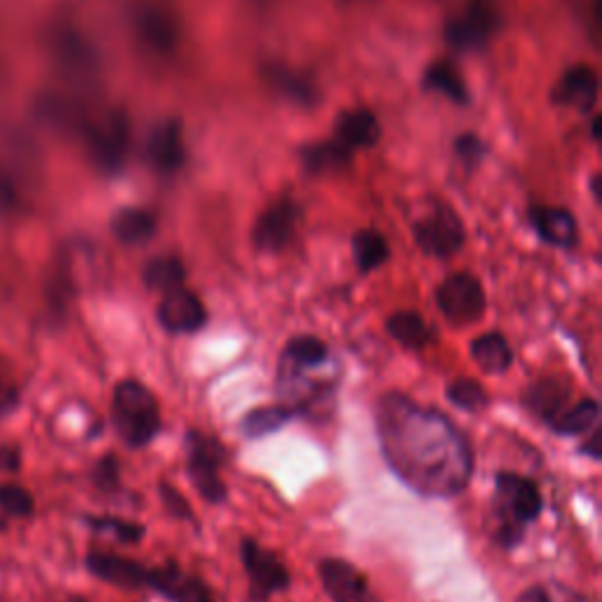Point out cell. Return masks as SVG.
Here are the masks:
<instances>
[{
    "label": "cell",
    "mask_w": 602,
    "mask_h": 602,
    "mask_svg": "<svg viewBox=\"0 0 602 602\" xmlns=\"http://www.w3.org/2000/svg\"><path fill=\"white\" fill-rule=\"evenodd\" d=\"M384 459L414 492L430 499L461 495L474 478V449L445 412L384 393L374 407Z\"/></svg>",
    "instance_id": "6da1fadb"
},
{
    "label": "cell",
    "mask_w": 602,
    "mask_h": 602,
    "mask_svg": "<svg viewBox=\"0 0 602 602\" xmlns=\"http://www.w3.org/2000/svg\"><path fill=\"white\" fill-rule=\"evenodd\" d=\"M543 511L541 489L534 480L508 474H497V499H495V518L497 530L495 539L501 549H513L522 541V532L527 522H534Z\"/></svg>",
    "instance_id": "7a4b0ae2"
},
{
    "label": "cell",
    "mask_w": 602,
    "mask_h": 602,
    "mask_svg": "<svg viewBox=\"0 0 602 602\" xmlns=\"http://www.w3.org/2000/svg\"><path fill=\"white\" fill-rule=\"evenodd\" d=\"M111 417L121 440L135 449L154 443L163 424L158 398L137 380H123L113 388Z\"/></svg>",
    "instance_id": "3957f363"
},
{
    "label": "cell",
    "mask_w": 602,
    "mask_h": 602,
    "mask_svg": "<svg viewBox=\"0 0 602 602\" xmlns=\"http://www.w3.org/2000/svg\"><path fill=\"white\" fill-rule=\"evenodd\" d=\"M224 461L226 449L212 436L196 428L186 433V470L200 497L210 504H221L229 492L221 480Z\"/></svg>",
    "instance_id": "277c9868"
},
{
    "label": "cell",
    "mask_w": 602,
    "mask_h": 602,
    "mask_svg": "<svg viewBox=\"0 0 602 602\" xmlns=\"http://www.w3.org/2000/svg\"><path fill=\"white\" fill-rule=\"evenodd\" d=\"M240 560L245 572H248L250 595L255 600H267L273 593L290 589V570L286 560L257 539L245 537L240 541Z\"/></svg>",
    "instance_id": "5b68a950"
},
{
    "label": "cell",
    "mask_w": 602,
    "mask_h": 602,
    "mask_svg": "<svg viewBox=\"0 0 602 602\" xmlns=\"http://www.w3.org/2000/svg\"><path fill=\"white\" fill-rule=\"evenodd\" d=\"M438 309L455 325L478 323L487 309V297L482 282L474 273H452L447 276L436 292Z\"/></svg>",
    "instance_id": "8992f818"
},
{
    "label": "cell",
    "mask_w": 602,
    "mask_h": 602,
    "mask_svg": "<svg viewBox=\"0 0 602 602\" xmlns=\"http://www.w3.org/2000/svg\"><path fill=\"white\" fill-rule=\"evenodd\" d=\"M414 240L422 248L424 255L436 259L455 257L466 242V231L459 215L447 205H438L414 224Z\"/></svg>",
    "instance_id": "52a82bcc"
},
{
    "label": "cell",
    "mask_w": 602,
    "mask_h": 602,
    "mask_svg": "<svg viewBox=\"0 0 602 602\" xmlns=\"http://www.w3.org/2000/svg\"><path fill=\"white\" fill-rule=\"evenodd\" d=\"M499 19L497 0H468L464 12L449 19L445 27L447 43L457 50H478L495 33Z\"/></svg>",
    "instance_id": "ba28073f"
},
{
    "label": "cell",
    "mask_w": 602,
    "mask_h": 602,
    "mask_svg": "<svg viewBox=\"0 0 602 602\" xmlns=\"http://www.w3.org/2000/svg\"><path fill=\"white\" fill-rule=\"evenodd\" d=\"M301 221V207L292 198H278L263 210L252 229V242L259 252L276 255L292 242Z\"/></svg>",
    "instance_id": "9c48e42d"
},
{
    "label": "cell",
    "mask_w": 602,
    "mask_h": 602,
    "mask_svg": "<svg viewBox=\"0 0 602 602\" xmlns=\"http://www.w3.org/2000/svg\"><path fill=\"white\" fill-rule=\"evenodd\" d=\"M318 577L332 602H380L365 574L342 558H325L318 564Z\"/></svg>",
    "instance_id": "30bf717a"
},
{
    "label": "cell",
    "mask_w": 602,
    "mask_h": 602,
    "mask_svg": "<svg viewBox=\"0 0 602 602\" xmlns=\"http://www.w3.org/2000/svg\"><path fill=\"white\" fill-rule=\"evenodd\" d=\"M158 323L169 334H196L207 323V311L198 294L179 288L163 294L158 304Z\"/></svg>",
    "instance_id": "8fae6325"
},
{
    "label": "cell",
    "mask_w": 602,
    "mask_h": 602,
    "mask_svg": "<svg viewBox=\"0 0 602 602\" xmlns=\"http://www.w3.org/2000/svg\"><path fill=\"white\" fill-rule=\"evenodd\" d=\"M146 589H154L169 602H215L210 589L198 577L184 572L177 562H163L158 568H150Z\"/></svg>",
    "instance_id": "7c38bea8"
},
{
    "label": "cell",
    "mask_w": 602,
    "mask_h": 602,
    "mask_svg": "<svg viewBox=\"0 0 602 602\" xmlns=\"http://www.w3.org/2000/svg\"><path fill=\"white\" fill-rule=\"evenodd\" d=\"M85 564L92 577H97L106 583H113L118 589H146L148 583V570L146 564L104 551H92L85 558Z\"/></svg>",
    "instance_id": "4fadbf2b"
},
{
    "label": "cell",
    "mask_w": 602,
    "mask_h": 602,
    "mask_svg": "<svg viewBox=\"0 0 602 602\" xmlns=\"http://www.w3.org/2000/svg\"><path fill=\"white\" fill-rule=\"evenodd\" d=\"M598 71L589 64H579L560 75V81L553 87V100L562 106H572L581 113H589L598 102Z\"/></svg>",
    "instance_id": "5bb4252c"
},
{
    "label": "cell",
    "mask_w": 602,
    "mask_h": 602,
    "mask_svg": "<svg viewBox=\"0 0 602 602\" xmlns=\"http://www.w3.org/2000/svg\"><path fill=\"white\" fill-rule=\"evenodd\" d=\"M148 158L160 173H175L184 165V127L179 118H167L158 123L148 135Z\"/></svg>",
    "instance_id": "9a60e30c"
},
{
    "label": "cell",
    "mask_w": 602,
    "mask_h": 602,
    "mask_svg": "<svg viewBox=\"0 0 602 602\" xmlns=\"http://www.w3.org/2000/svg\"><path fill=\"white\" fill-rule=\"evenodd\" d=\"M530 221L541 236L553 248H572L579 240V226L570 210L553 205H539L530 212Z\"/></svg>",
    "instance_id": "2e32d148"
},
{
    "label": "cell",
    "mask_w": 602,
    "mask_h": 602,
    "mask_svg": "<svg viewBox=\"0 0 602 602\" xmlns=\"http://www.w3.org/2000/svg\"><path fill=\"white\" fill-rule=\"evenodd\" d=\"M137 33L150 50L160 54L173 52L179 41L175 17L158 6H144L137 12Z\"/></svg>",
    "instance_id": "e0dca14e"
},
{
    "label": "cell",
    "mask_w": 602,
    "mask_h": 602,
    "mask_svg": "<svg viewBox=\"0 0 602 602\" xmlns=\"http://www.w3.org/2000/svg\"><path fill=\"white\" fill-rule=\"evenodd\" d=\"M334 139L344 144L351 154L353 150L370 148L380 139V121L372 111L367 108H353L344 111L342 116L336 118L334 125Z\"/></svg>",
    "instance_id": "ac0fdd59"
},
{
    "label": "cell",
    "mask_w": 602,
    "mask_h": 602,
    "mask_svg": "<svg viewBox=\"0 0 602 602\" xmlns=\"http://www.w3.org/2000/svg\"><path fill=\"white\" fill-rule=\"evenodd\" d=\"M568 401H570V388L562 380H556V376H546V380L534 382L522 395L525 407L532 414H537V417L546 424L568 407Z\"/></svg>",
    "instance_id": "d6986e66"
},
{
    "label": "cell",
    "mask_w": 602,
    "mask_h": 602,
    "mask_svg": "<svg viewBox=\"0 0 602 602\" xmlns=\"http://www.w3.org/2000/svg\"><path fill=\"white\" fill-rule=\"evenodd\" d=\"M470 357L487 374H504L513 365L511 344L501 332H487L470 342Z\"/></svg>",
    "instance_id": "ffe728a7"
},
{
    "label": "cell",
    "mask_w": 602,
    "mask_h": 602,
    "mask_svg": "<svg viewBox=\"0 0 602 602\" xmlns=\"http://www.w3.org/2000/svg\"><path fill=\"white\" fill-rule=\"evenodd\" d=\"M111 231L123 245H142L156 236V217L144 207H125L113 217Z\"/></svg>",
    "instance_id": "44dd1931"
},
{
    "label": "cell",
    "mask_w": 602,
    "mask_h": 602,
    "mask_svg": "<svg viewBox=\"0 0 602 602\" xmlns=\"http://www.w3.org/2000/svg\"><path fill=\"white\" fill-rule=\"evenodd\" d=\"M386 332L395 342L419 351L426 344H430L433 330L428 328L426 320L417 311H395L386 320Z\"/></svg>",
    "instance_id": "7402d4cb"
},
{
    "label": "cell",
    "mask_w": 602,
    "mask_h": 602,
    "mask_svg": "<svg viewBox=\"0 0 602 602\" xmlns=\"http://www.w3.org/2000/svg\"><path fill=\"white\" fill-rule=\"evenodd\" d=\"M294 417H297L294 409L290 405H286V403L252 407L242 417V433L248 438L257 440V438H263V436H271V433L280 430L282 426H288Z\"/></svg>",
    "instance_id": "603a6c76"
},
{
    "label": "cell",
    "mask_w": 602,
    "mask_h": 602,
    "mask_svg": "<svg viewBox=\"0 0 602 602\" xmlns=\"http://www.w3.org/2000/svg\"><path fill=\"white\" fill-rule=\"evenodd\" d=\"M142 278H144V286H146L150 292L167 294V292L184 288L186 267H184V261H181L179 257L165 255V257L150 259V261L146 263V267H144Z\"/></svg>",
    "instance_id": "cb8c5ba5"
},
{
    "label": "cell",
    "mask_w": 602,
    "mask_h": 602,
    "mask_svg": "<svg viewBox=\"0 0 602 602\" xmlns=\"http://www.w3.org/2000/svg\"><path fill=\"white\" fill-rule=\"evenodd\" d=\"M600 419V405L595 398H583L577 405H568L558 417L549 422L551 430L558 436H581V433L591 430Z\"/></svg>",
    "instance_id": "d4e9b609"
},
{
    "label": "cell",
    "mask_w": 602,
    "mask_h": 602,
    "mask_svg": "<svg viewBox=\"0 0 602 602\" xmlns=\"http://www.w3.org/2000/svg\"><path fill=\"white\" fill-rule=\"evenodd\" d=\"M388 257H391V248L380 231L363 229L353 236V259L361 273L382 269L388 261Z\"/></svg>",
    "instance_id": "484cf974"
},
{
    "label": "cell",
    "mask_w": 602,
    "mask_h": 602,
    "mask_svg": "<svg viewBox=\"0 0 602 602\" xmlns=\"http://www.w3.org/2000/svg\"><path fill=\"white\" fill-rule=\"evenodd\" d=\"M424 85L433 92H440L449 102L466 104L468 102V90L466 83L459 75V71L449 62H436L430 64L424 73Z\"/></svg>",
    "instance_id": "4316f807"
},
{
    "label": "cell",
    "mask_w": 602,
    "mask_h": 602,
    "mask_svg": "<svg viewBox=\"0 0 602 602\" xmlns=\"http://www.w3.org/2000/svg\"><path fill=\"white\" fill-rule=\"evenodd\" d=\"M280 357L304 367H323L330 361V349L323 339L315 334H299L290 339Z\"/></svg>",
    "instance_id": "83f0119b"
},
{
    "label": "cell",
    "mask_w": 602,
    "mask_h": 602,
    "mask_svg": "<svg viewBox=\"0 0 602 602\" xmlns=\"http://www.w3.org/2000/svg\"><path fill=\"white\" fill-rule=\"evenodd\" d=\"M301 156H304V165L311 169V173H330V169H339L349 163L351 150L344 144H339L336 139H330V142L307 146Z\"/></svg>",
    "instance_id": "f1b7e54d"
},
{
    "label": "cell",
    "mask_w": 602,
    "mask_h": 602,
    "mask_svg": "<svg viewBox=\"0 0 602 602\" xmlns=\"http://www.w3.org/2000/svg\"><path fill=\"white\" fill-rule=\"evenodd\" d=\"M87 525L92 527L97 534L113 537L121 543H139L146 534V527L132 520L123 518H111V516H97V518H87Z\"/></svg>",
    "instance_id": "f546056e"
},
{
    "label": "cell",
    "mask_w": 602,
    "mask_h": 602,
    "mask_svg": "<svg viewBox=\"0 0 602 602\" xmlns=\"http://www.w3.org/2000/svg\"><path fill=\"white\" fill-rule=\"evenodd\" d=\"M0 511H3L8 518L27 520L35 511V499L24 485L0 482Z\"/></svg>",
    "instance_id": "4dcf8cb0"
},
{
    "label": "cell",
    "mask_w": 602,
    "mask_h": 602,
    "mask_svg": "<svg viewBox=\"0 0 602 602\" xmlns=\"http://www.w3.org/2000/svg\"><path fill=\"white\" fill-rule=\"evenodd\" d=\"M447 401L464 412L476 414L489 405V395L474 380H455L447 386Z\"/></svg>",
    "instance_id": "1f68e13d"
},
{
    "label": "cell",
    "mask_w": 602,
    "mask_h": 602,
    "mask_svg": "<svg viewBox=\"0 0 602 602\" xmlns=\"http://www.w3.org/2000/svg\"><path fill=\"white\" fill-rule=\"evenodd\" d=\"M269 81L286 94V97H292L294 102L299 104H309L315 94H313V87L301 79V75L288 71V69H282V66H276V69H269Z\"/></svg>",
    "instance_id": "d6a6232c"
},
{
    "label": "cell",
    "mask_w": 602,
    "mask_h": 602,
    "mask_svg": "<svg viewBox=\"0 0 602 602\" xmlns=\"http://www.w3.org/2000/svg\"><path fill=\"white\" fill-rule=\"evenodd\" d=\"M160 499H163V506L169 511V516L177 518V520H194V511L191 506H188V501L184 499V495L179 492L177 487H173L169 482H160Z\"/></svg>",
    "instance_id": "836d02e7"
},
{
    "label": "cell",
    "mask_w": 602,
    "mask_h": 602,
    "mask_svg": "<svg viewBox=\"0 0 602 602\" xmlns=\"http://www.w3.org/2000/svg\"><path fill=\"white\" fill-rule=\"evenodd\" d=\"M94 482L102 489H116L118 487V461L116 457H104L94 470Z\"/></svg>",
    "instance_id": "e575fe53"
},
{
    "label": "cell",
    "mask_w": 602,
    "mask_h": 602,
    "mask_svg": "<svg viewBox=\"0 0 602 602\" xmlns=\"http://www.w3.org/2000/svg\"><path fill=\"white\" fill-rule=\"evenodd\" d=\"M600 438H602V433H600V426L595 424V426H593V433H591V438L581 445L583 455H589L593 461H600V459H602V449H600L602 443H600Z\"/></svg>",
    "instance_id": "d590c367"
},
{
    "label": "cell",
    "mask_w": 602,
    "mask_h": 602,
    "mask_svg": "<svg viewBox=\"0 0 602 602\" xmlns=\"http://www.w3.org/2000/svg\"><path fill=\"white\" fill-rule=\"evenodd\" d=\"M516 602H551V593L546 591L543 587H532V589L522 591Z\"/></svg>",
    "instance_id": "8d00e7d4"
},
{
    "label": "cell",
    "mask_w": 602,
    "mask_h": 602,
    "mask_svg": "<svg viewBox=\"0 0 602 602\" xmlns=\"http://www.w3.org/2000/svg\"><path fill=\"white\" fill-rule=\"evenodd\" d=\"M457 150L461 156H474L478 154V139L474 135H464L457 139Z\"/></svg>",
    "instance_id": "74e56055"
},
{
    "label": "cell",
    "mask_w": 602,
    "mask_h": 602,
    "mask_svg": "<svg viewBox=\"0 0 602 602\" xmlns=\"http://www.w3.org/2000/svg\"><path fill=\"white\" fill-rule=\"evenodd\" d=\"M10 407V386L0 382V412H6Z\"/></svg>",
    "instance_id": "f35d334b"
}]
</instances>
